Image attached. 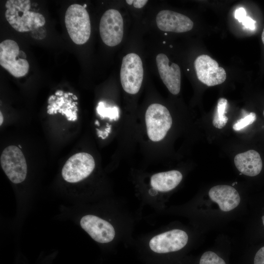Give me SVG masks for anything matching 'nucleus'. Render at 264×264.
Segmentation results:
<instances>
[{
  "instance_id": "c9c22d12",
  "label": "nucleus",
  "mask_w": 264,
  "mask_h": 264,
  "mask_svg": "<svg viewBox=\"0 0 264 264\" xmlns=\"http://www.w3.org/2000/svg\"><path fill=\"white\" fill-rule=\"evenodd\" d=\"M170 47H172V45H170Z\"/></svg>"
},
{
  "instance_id": "393cba45",
  "label": "nucleus",
  "mask_w": 264,
  "mask_h": 264,
  "mask_svg": "<svg viewBox=\"0 0 264 264\" xmlns=\"http://www.w3.org/2000/svg\"><path fill=\"white\" fill-rule=\"evenodd\" d=\"M148 2L147 0H135L133 1V6L136 8L143 7Z\"/></svg>"
},
{
  "instance_id": "2eb2a0df",
  "label": "nucleus",
  "mask_w": 264,
  "mask_h": 264,
  "mask_svg": "<svg viewBox=\"0 0 264 264\" xmlns=\"http://www.w3.org/2000/svg\"><path fill=\"white\" fill-rule=\"evenodd\" d=\"M234 163L240 172L250 176L259 175L263 167L260 154L253 150L237 154L234 158Z\"/></svg>"
},
{
  "instance_id": "6ab92c4d",
  "label": "nucleus",
  "mask_w": 264,
  "mask_h": 264,
  "mask_svg": "<svg viewBox=\"0 0 264 264\" xmlns=\"http://www.w3.org/2000/svg\"><path fill=\"white\" fill-rule=\"evenodd\" d=\"M199 264H226L224 260L216 253L207 251L201 255Z\"/></svg>"
},
{
  "instance_id": "9d476101",
  "label": "nucleus",
  "mask_w": 264,
  "mask_h": 264,
  "mask_svg": "<svg viewBox=\"0 0 264 264\" xmlns=\"http://www.w3.org/2000/svg\"><path fill=\"white\" fill-rule=\"evenodd\" d=\"M188 241V235L184 231L173 229L152 238L149 242V247L155 253H167L181 249Z\"/></svg>"
},
{
  "instance_id": "1a4fd4ad",
  "label": "nucleus",
  "mask_w": 264,
  "mask_h": 264,
  "mask_svg": "<svg viewBox=\"0 0 264 264\" xmlns=\"http://www.w3.org/2000/svg\"><path fill=\"white\" fill-rule=\"evenodd\" d=\"M194 66L199 81L208 87L221 84L226 80L224 69L208 55L198 56L194 62Z\"/></svg>"
},
{
  "instance_id": "f257e3e1",
  "label": "nucleus",
  "mask_w": 264,
  "mask_h": 264,
  "mask_svg": "<svg viewBox=\"0 0 264 264\" xmlns=\"http://www.w3.org/2000/svg\"><path fill=\"white\" fill-rule=\"evenodd\" d=\"M30 0H8L5 3L6 19L10 25L20 32L33 31L45 23L41 13L30 11Z\"/></svg>"
},
{
  "instance_id": "dca6fc26",
  "label": "nucleus",
  "mask_w": 264,
  "mask_h": 264,
  "mask_svg": "<svg viewBox=\"0 0 264 264\" xmlns=\"http://www.w3.org/2000/svg\"><path fill=\"white\" fill-rule=\"evenodd\" d=\"M182 179V174L177 170L161 172L152 176L151 185L156 190L168 192L176 188Z\"/></svg>"
},
{
  "instance_id": "39448f33",
  "label": "nucleus",
  "mask_w": 264,
  "mask_h": 264,
  "mask_svg": "<svg viewBox=\"0 0 264 264\" xmlns=\"http://www.w3.org/2000/svg\"><path fill=\"white\" fill-rule=\"evenodd\" d=\"M143 74L142 62L137 54L131 53L123 58L120 81L122 88L126 92L134 94L139 91Z\"/></svg>"
},
{
  "instance_id": "ddd939ff",
  "label": "nucleus",
  "mask_w": 264,
  "mask_h": 264,
  "mask_svg": "<svg viewBox=\"0 0 264 264\" xmlns=\"http://www.w3.org/2000/svg\"><path fill=\"white\" fill-rule=\"evenodd\" d=\"M156 63L159 75L169 91L177 94L180 89L181 72L178 65L169 64V60L164 54L159 53L156 57Z\"/></svg>"
},
{
  "instance_id": "20e7f679",
  "label": "nucleus",
  "mask_w": 264,
  "mask_h": 264,
  "mask_svg": "<svg viewBox=\"0 0 264 264\" xmlns=\"http://www.w3.org/2000/svg\"><path fill=\"white\" fill-rule=\"evenodd\" d=\"M147 134L152 141L163 139L172 125V118L168 110L160 104H152L145 114Z\"/></svg>"
},
{
  "instance_id": "473e14b6",
  "label": "nucleus",
  "mask_w": 264,
  "mask_h": 264,
  "mask_svg": "<svg viewBox=\"0 0 264 264\" xmlns=\"http://www.w3.org/2000/svg\"><path fill=\"white\" fill-rule=\"evenodd\" d=\"M263 114H264V111H263Z\"/></svg>"
},
{
  "instance_id": "7c9ffc66",
  "label": "nucleus",
  "mask_w": 264,
  "mask_h": 264,
  "mask_svg": "<svg viewBox=\"0 0 264 264\" xmlns=\"http://www.w3.org/2000/svg\"><path fill=\"white\" fill-rule=\"evenodd\" d=\"M84 7L86 8L87 5L85 4L83 5Z\"/></svg>"
},
{
  "instance_id": "cd10ccee",
  "label": "nucleus",
  "mask_w": 264,
  "mask_h": 264,
  "mask_svg": "<svg viewBox=\"0 0 264 264\" xmlns=\"http://www.w3.org/2000/svg\"><path fill=\"white\" fill-rule=\"evenodd\" d=\"M133 0H126V2L128 4H129V5H131L132 3H133Z\"/></svg>"
},
{
  "instance_id": "f8f14e48",
  "label": "nucleus",
  "mask_w": 264,
  "mask_h": 264,
  "mask_svg": "<svg viewBox=\"0 0 264 264\" xmlns=\"http://www.w3.org/2000/svg\"><path fill=\"white\" fill-rule=\"evenodd\" d=\"M156 22L160 30L175 33L189 31L194 25L193 22L188 17L169 10L159 12L156 17Z\"/></svg>"
},
{
  "instance_id": "f3484780",
  "label": "nucleus",
  "mask_w": 264,
  "mask_h": 264,
  "mask_svg": "<svg viewBox=\"0 0 264 264\" xmlns=\"http://www.w3.org/2000/svg\"><path fill=\"white\" fill-rule=\"evenodd\" d=\"M227 106V99L219 98L212 121L213 126L218 129L223 128L227 123L228 118L226 115Z\"/></svg>"
},
{
  "instance_id": "9b49d317",
  "label": "nucleus",
  "mask_w": 264,
  "mask_h": 264,
  "mask_svg": "<svg viewBox=\"0 0 264 264\" xmlns=\"http://www.w3.org/2000/svg\"><path fill=\"white\" fill-rule=\"evenodd\" d=\"M82 228L96 242L108 243L115 236V230L108 221L92 215H86L80 220Z\"/></svg>"
},
{
  "instance_id": "bb28decb",
  "label": "nucleus",
  "mask_w": 264,
  "mask_h": 264,
  "mask_svg": "<svg viewBox=\"0 0 264 264\" xmlns=\"http://www.w3.org/2000/svg\"><path fill=\"white\" fill-rule=\"evenodd\" d=\"M262 42H263V44H264V30H263V31L262 34Z\"/></svg>"
},
{
  "instance_id": "7ed1b4c3",
  "label": "nucleus",
  "mask_w": 264,
  "mask_h": 264,
  "mask_svg": "<svg viewBox=\"0 0 264 264\" xmlns=\"http://www.w3.org/2000/svg\"><path fill=\"white\" fill-rule=\"evenodd\" d=\"M26 57L15 41L8 39L0 43V65L14 77H23L28 73L29 65Z\"/></svg>"
},
{
  "instance_id": "412c9836",
  "label": "nucleus",
  "mask_w": 264,
  "mask_h": 264,
  "mask_svg": "<svg viewBox=\"0 0 264 264\" xmlns=\"http://www.w3.org/2000/svg\"><path fill=\"white\" fill-rule=\"evenodd\" d=\"M254 264H264V246L261 247L256 253Z\"/></svg>"
},
{
  "instance_id": "a211bd4d",
  "label": "nucleus",
  "mask_w": 264,
  "mask_h": 264,
  "mask_svg": "<svg viewBox=\"0 0 264 264\" xmlns=\"http://www.w3.org/2000/svg\"><path fill=\"white\" fill-rule=\"evenodd\" d=\"M96 111L102 118H109L111 120H117L119 117V110L118 107H107L103 102L98 103Z\"/></svg>"
},
{
  "instance_id": "c85d7f7f",
  "label": "nucleus",
  "mask_w": 264,
  "mask_h": 264,
  "mask_svg": "<svg viewBox=\"0 0 264 264\" xmlns=\"http://www.w3.org/2000/svg\"><path fill=\"white\" fill-rule=\"evenodd\" d=\"M95 124L98 125V126H99V123L98 120L95 121Z\"/></svg>"
},
{
  "instance_id": "f704fd0d",
  "label": "nucleus",
  "mask_w": 264,
  "mask_h": 264,
  "mask_svg": "<svg viewBox=\"0 0 264 264\" xmlns=\"http://www.w3.org/2000/svg\"><path fill=\"white\" fill-rule=\"evenodd\" d=\"M165 42H163V44H165Z\"/></svg>"
},
{
  "instance_id": "6e6552de",
  "label": "nucleus",
  "mask_w": 264,
  "mask_h": 264,
  "mask_svg": "<svg viewBox=\"0 0 264 264\" xmlns=\"http://www.w3.org/2000/svg\"><path fill=\"white\" fill-rule=\"evenodd\" d=\"M100 37L109 46H114L122 40L124 23L120 12L115 9L107 10L102 16L99 24Z\"/></svg>"
},
{
  "instance_id": "5701e85b",
  "label": "nucleus",
  "mask_w": 264,
  "mask_h": 264,
  "mask_svg": "<svg viewBox=\"0 0 264 264\" xmlns=\"http://www.w3.org/2000/svg\"><path fill=\"white\" fill-rule=\"evenodd\" d=\"M246 16V11L243 7H240L235 11V18L240 22H242Z\"/></svg>"
},
{
  "instance_id": "c756f323",
  "label": "nucleus",
  "mask_w": 264,
  "mask_h": 264,
  "mask_svg": "<svg viewBox=\"0 0 264 264\" xmlns=\"http://www.w3.org/2000/svg\"><path fill=\"white\" fill-rule=\"evenodd\" d=\"M262 220H263V225L264 226V215L263 216H262Z\"/></svg>"
},
{
  "instance_id": "423d86ee",
  "label": "nucleus",
  "mask_w": 264,
  "mask_h": 264,
  "mask_svg": "<svg viewBox=\"0 0 264 264\" xmlns=\"http://www.w3.org/2000/svg\"><path fill=\"white\" fill-rule=\"evenodd\" d=\"M0 165L5 174L14 183L24 180L27 174V164L21 149L16 146H9L2 151Z\"/></svg>"
},
{
  "instance_id": "4468645a",
  "label": "nucleus",
  "mask_w": 264,
  "mask_h": 264,
  "mask_svg": "<svg viewBox=\"0 0 264 264\" xmlns=\"http://www.w3.org/2000/svg\"><path fill=\"white\" fill-rule=\"evenodd\" d=\"M210 199L217 203L220 209L228 212L236 208L240 203L241 198L238 191L232 186L219 185L209 191Z\"/></svg>"
},
{
  "instance_id": "0eeeda50",
  "label": "nucleus",
  "mask_w": 264,
  "mask_h": 264,
  "mask_svg": "<svg viewBox=\"0 0 264 264\" xmlns=\"http://www.w3.org/2000/svg\"><path fill=\"white\" fill-rule=\"evenodd\" d=\"M95 165L91 155L86 153H77L66 161L62 170V175L67 182H78L89 176Z\"/></svg>"
},
{
  "instance_id": "72a5a7b5",
  "label": "nucleus",
  "mask_w": 264,
  "mask_h": 264,
  "mask_svg": "<svg viewBox=\"0 0 264 264\" xmlns=\"http://www.w3.org/2000/svg\"><path fill=\"white\" fill-rule=\"evenodd\" d=\"M165 35H167V34L165 33Z\"/></svg>"
},
{
  "instance_id": "a878e982",
  "label": "nucleus",
  "mask_w": 264,
  "mask_h": 264,
  "mask_svg": "<svg viewBox=\"0 0 264 264\" xmlns=\"http://www.w3.org/2000/svg\"><path fill=\"white\" fill-rule=\"evenodd\" d=\"M0 125L1 126V124H2V122H3V116H2V114L1 111L0 112Z\"/></svg>"
},
{
  "instance_id": "2f4dec72",
  "label": "nucleus",
  "mask_w": 264,
  "mask_h": 264,
  "mask_svg": "<svg viewBox=\"0 0 264 264\" xmlns=\"http://www.w3.org/2000/svg\"><path fill=\"white\" fill-rule=\"evenodd\" d=\"M19 146V148H20V149H21V148H22V147L21 146V145H19V146Z\"/></svg>"
},
{
  "instance_id": "aec40b11",
  "label": "nucleus",
  "mask_w": 264,
  "mask_h": 264,
  "mask_svg": "<svg viewBox=\"0 0 264 264\" xmlns=\"http://www.w3.org/2000/svg\"><path fill=\"white\" fill-rule=\"evenodd\" d=\"M256 116L254 112H250L244 117L238 120L233 126L235 131H239L246 126L252 124L256 120Z\"/></svg>"
},
{
  "instance_id": "f03ea898",
  "label": "nucleus",
  "mask_w": 264,
  "mask_h": 264,
  "mask_svg": "<svg viewBox=\"0 0 264 264\" xmlns=\"http://www.w3.org/2000/svg\"><path fill=\"white\" fill-rule=\"evenodd\" d=\"M65 22L68 35L75 44L81 45L88 40L90 22L88 13L83 6L78 4L70 5L65 14Z\"/></svg>"
},
{
  "instance_id": "b1692460",
  "label": "nucleus",
  "mask_w": 264,
  "mask_h": 264,
  "mask_svg": "<svg viewBox=\"0 0 264 264\" xmlns=\"http://www.w3.org/2000/svg\"><path fill=\"white\" fill-rule=\"evenodd\" d=\"M110 126L108 124H107V128L104 132L97 129L98 136L101 137L102 139L106 138L108 136L109 133L110 132Z\"/></svg>"
},
{
  "instance_id": "4be33fe9",
  "label": "nucleus",
  "mask_w": 264,
  "mask_h": 264,
  "mask_svg": "<svg viewBox=\"0 0 264 264\" xmlns=\"http://www.w3.org/2000/svg\"><path fill=\"white\" fill-rule=\"evenodd\" d=\"M242 22L245 28L252 30L255 28L256 21L248 16L244 19Z\"/></svg>"
}]
</instances>
